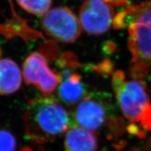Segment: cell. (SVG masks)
Listing matches in <instances>:
<instances>
[{"label":"cell","instance_id":"obj_1","mask_svg":"<svg viewBox=\"0 0 151 151\" xmlns=\"http://www.w3.org/2000/svg\"><path fill=\"white\" fill-rule=\"evenodd\" d=\"M113 26L127 27L132 56L129 75L143 80L151 67V0L127 6L113 18Z\"/></svg>","mask_w":151,"mask_h":151},{"label":"cell","instance_id":"obj_2","mask_svg":"<svg viewBox=\"0 0 151 151\" xmlns=\"http://www.w3.org/2000/svg\"><path fill=\"white\" fill-rule=\"evenodd\" d=\"M24 120L26 134L31 140L40 143L53 140L71 124V118L63 106L48 97L32 100Z\"/></svg>","mask_w":151,"mask_h":151},{"label":"cell","instance_id":"obj_3","mask_svg":"<svg viewBox=\"0 0 151 151\" xmlns=\"http://www.w3.org/2000/svg\"><path fill=\"white\" fill-rule=\"evenodd\" d=\"M112 86L124 117L131 122H140L141 117L151 109L146 86L143 80H127L121 71L112 76Z\"/></svg>","mask_w":151,"mask_h":151},{"label":"cell","instance_id":"obj_4","mask_svg":"<svg viewBox=\"0 0 151 151\" xmlns=\"http://www.w3.org/2000/svg\"><path fill=\"white\" fill-rule=\"evenodd\" d=\"M113 113L114 106L111 94L101 92H92L75 109L70 117V126L95 131L102 127L107 118H111Z\"/></svg>","mask_w":151,"mask_h":151},{"label":"cell","instance_id":"obj_5","mask_svg":"<svg viewBox=\"0 0 151 151\" xmlns=\"http://www.w3.org/2000/svg\"><path fill=\"white\" fill-rule=\"evenodd\" d=\"M41 27L55 40L64 43L73 42L81 32L80 21L73 12L66 6L48 11L41 20Z\"/></svg>","mask_w":151,"mask_h":151},{"label":"cell","instance_id":"obj_6","mask_svg":"<svg viewBox=\"0 0 151 151\" xmlns=\"http://www.w3.org/2000/svg\"><path fill=\"white\" fill-rule=\"evenodd\" d=\"M22 74L24 82L35 86L45 97L50 95L61 81L60 75L50 69L45 56L38 52L29 55L24 60Z\"/></svg>","mask_w":151,"mask_h":151},{"label":"cell","instance_id":"obj_7","mask_svg":"<svg viewBox=\"0 0 151 151\" xmlns=\"http://www.w3.org/2000/svg\"><path fill=\"white\" fill-rule=\"evenodd\" d=\"M113 14V7L104 0H90L81 6L79 21L87 33L101 35L110 29Z\"/></svg>","mask_w":151,"mask_h":151},{"label":"cell","instance_id":"obj_8","mask_svg":"<svg viewBox=\"0 0 151 151\" xmlns=\"http://www.w3.org/2000/svg\"><path fill=\"white\" fill-rule=\"evenodd\" d=\"M63 77L58 88V96L61 101L69 105H72L83 99L88 95L86 85L77 73H68L66 69L62 73Z\"/></svg>","mask_w":151,"mask_h":151},{"label":"cell","instance_id":"obj_9","mask_svg":"<svg viewBox=\"0 0 151 151\" xmlns=\"http://www.w3.org/2000/svg\"><path fill=\"white\" fill-rule=\"evenodd\" d=\"M65 147V151H95L97 139L89 130L73 127L67 132Z\"/></svg>","mask_w":151,"mask_h":151},{"label":"cell","instance_id":"obj_10","mask_svg":"<svg viewBox=\"0 0 151 151\" xmlns=\"http://www.w3.org/2000/svg\"><path fill=\"white\" fill-rule=\"evenodd\" d=\"M21 72L17 64L10 59L0 60V94H10L21 86Z\"/></svg>","mask_w":151,"mask_h":151},{"label":"cell","instance_id":"obj_11","mask_svg":"<svg viewBox=\"0 0 151 151\" xmlns=\"http://www.w3.org/2000/svg\"><path fill=\"white\" fill-rule=\"evenodd\" d=\"M16 1L27 12L37 16H42L49 11L52 0H16Z\"/></svg>","mask_w":151,"mask_h":151},{"label":"cell","instance_id":"obj_12","mask_svg":"<svg viewBox=\"0 0 151 151\" xmlns=\"http://www.w3.org/2000/svg\"><path fill=\"white\" fill-rule=\"evenodd\" d=\"M16 141L10 132L0 129V151H16Z\"/></svg>","mask_w":151,"mask_h":151},{"label":"cell","instance_id":"obj_13","mask_svg":"<svg viewBox=\"0 0 151 151\" xmlns=\"http://www.w3.org/2000/svg\"><path fill=\"white\" fill-rule=\"evenodd\" d=\"M140 122L143 129L151 131V109L141 117Z\"/></svg>","mask_w":151,"mask_h":151},{"label":"cell","instance_id":"obj_14","mask_svg":"<svg viewBox=\"0 0 151 151\" xmlns=\"http://www.w3.org/2000/svg\"><path fill=\"white\" fill-rule=\"evenodd\" d=\"M126 129L128 133L131 135H138L139 132H140V129L137 124L134 123H131L127 126Z\"/></svg>","mask_w":151,"mask_h":151},{"label":"cell","instance_id":"obj_15","mask_svg":"<svg viewBox=\"0 0 151 151\" xmlns=\"http://www.w3.org/2000/svg\"><path fill=\"white\" fill-rule=\"evenodd\" d=\"M104 1L112 6H124L129 0H104Z\"/></svg>","mask_w":151,"mask_h":151},{"label":"cell","instance_id":"obj_16","mask_svg":"<svg viewBox=\"0 0 151 151\" xmlns=\"http://www.w3.org/2000/svg\"><path fill=\"white\" fill-rule=\"evenodd\" d=\"M126 144H127V142H126L125 141H121L120 142V143H118V144H116V143H114L113 146L116 149V150H122V149L126 146Z\"/></svg>","mask_w":151,"mask_h":151},{"label":"cell","instance_id":"obj_17","mask_svg":"<svg viewBox=\"0 0 151 151\" xmlns=\"http://www.w3.org/2000/svg\"><path fill=\"white\" fill-rule=\"evenodd\" d=\"M137 137L141 139H145V138H146V131H145V130H140V132H139V134H138Z\"/></svg>","mask_w":151,"mask_h":151},{"label":"cell","instance_id":"obj_18","mask_svg":"<svg viewBox=\"0 0 151 151\" xmlns=\"http://www.w3.org/2000/svg\"><path fill=\"white\" fill-rule=\"evenodd\" d=\"M0 54H1V52H0Z\"/></svg>","mask_w":151,"mask_h":151}]
</instances>
